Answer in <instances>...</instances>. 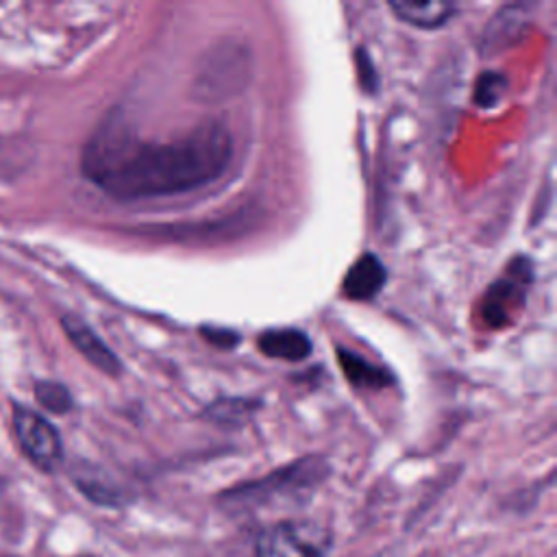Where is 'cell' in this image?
Returning <instances> with one entry per match:
<instances>
[{"mask_svg": "<svg viewBox=\"0 0 557 557\" xmlns=\"http://www.w3.org/2000/svg\"><path fill=\"white\" fill-rule=\"evenodd\" d=\"M231 154L233 139L220 122H205L163 144H144L120 122H107L85 144L81 170L115 200H144L215 181Z\"/></svg>", "mask_w": 557, "mask_h": 557, "instance_id": "obj_1", "label": "cell"}, {"mask_svg": "<svg viewBox=\"0 0 557 557\" xmlns=\"http://www.w3.org/2000/svg\"><path fill=\"white\" fill-rule=\"evenodd\" d=\"M326 474V466L318 457L300 459L287 468H281L272 472L270 476H263L259 481L237 485L222 494L224 507L233 509H248L272 503L276 496L278 500H289L300 494H307L311 487H315Z\"/></svg>", "mask_w": 557, "mask_h": 557, "instance_id": "obj_2", "label": "cell"}, {"mask_svg": "<svg viewBox=\"0 0 557 557\" xmlns=\"http://www.w3.org/2000/svg\"><path fill=\"white\" fill-rule=\"evenodd\" d=\"M331 544V531L313 520H278L259 533L255 557H324Z\"/></svg>", "mask_w": 557, "mask_h": 557, "instance_id": "obj_3", "label": "cell"}, {"mask_svg": "<svg viewBox=\"0 0 557 557\" xmlns=\"http://www.w3.org/2000/svg\"><path fill=\"white\" fill-rule=\"evenodd\" d=\"M13 433L22 453L44 472H54L63 461V442L59 431L37 411L13 403Z\"/></svg>", "mask_w": 557, "mask_h": 557, "instance_id": "obj_4", "label": "cell"}, {"mask_svg": "<svg viewBox=\"0 0 557 557\" xmlns=\"http://www.w3.org/2000/svg\"><path fill=\"white\" fill-rule=\"evenodd\" d=\"M527 261H518L509 268L507 276L496 281L483 302V318L490 326H503L509 320V313L513 307H518L524 300V283H529L531 274L524 272Z\"/></svg>", "mask_w": 557, "mask_h": 557, "instance_id": "obj_5", "label": "cell"}, {"mask_svg": "<svg viewBox=\"0 0 557 557\" xmlns=\"http://www.w3.org/2000/svg\"><path fill=\"white\" fill-rule=\"evenodd\" d=\"M61 326L67 335V339L74 344V348L100 372L109 374V376H117L122 372V363L117 359V355L96 335V331L83 322L78 315L65 313L61 318Z\"/></svg>", "mask_w": 557, "mask_h": 557, "instance_id": "obj_6", "label": "cell"}, {"mask_svg": "<svg viewBox=\"0 0 557 557\" xmlns=\"http://www.w3.org/2000/svg\"><path fill=\"white\" fill-rule=\"evenodd\" d=\"M529 24V13L524 4H507L503 7L490 22V26H485L483 33V50L485 54H494L511 44H516L520 39V35L524 33Z\"/></svg>", "mask_w": 557, "mask_h": 557, "instance_id": "obj_7", "label": "cell"}, {"mask_svg": "<svg viewBox=\"0 0 557 557\" xmlns=\"http://www.w3.org/2000/svg\"><path fill=\"white\" fill-rule=\"evenodd\" d=\"M385 285V268L376 255H361L344 276L342 292L350 300H370Z\"/></svg>", "mask_w": 557, "mask_h": 557, "instance_id": "obj_8", "label": "cell"}, {"mask_svg": "<svg viewBox=\"0 0 557 557\" xmlns=\"http://www.w3.org/2000/svg\"><path fill=\"white\" fill-rule=\"evenodd\" d=\"M387 7L394 11V15L400 22L411 24L416 28H424V30L444 26L457 13V7L453 2H440V0H429V2L392 0Z\"/></svg>", "mask_w": 557, "mask_h": 557, "instance_id": "obj_9", "label": "cell"}, {"mask_svg": "<svg viewBox=\"0 0 557 557\" xmlns=\"http://www.w3.org/2000/svg\"><path fill=\"white\" fill-rule=\"evenodd\" d=\"M257 348L272 359L302 361L311 355V339L298 329H270L257 337Z\"/></svg>", "mask_w": 557, "mask_h": 557, "instance_id": "obj_10", "label": "cell"}, {"mask_svg": "<svg viewBox=\"0 0 557 557\" xmlns=\"http://www.w3.org/2000/svg\"><path fill=\"white\" fill-rule=\"evenodd\" d=\"M72 481L89 500H94L98 505H107V507L120 505V498H122L120 490L100 468H94L87 463L76 466L72 470Z\"/></svg>", "mask_w": 557, "mask_h": 557, "instance_id": "obj_11", "label": "cell"}, {"mask_svg": "<svg viewBox=\"0 0 557 557\" xmlns=\"http://www.w3.org/2000/svg\"><path fill=\"white\" fill-rule=\"evenodd\" d=\"M339 368L346 374V379L357 385V387H368V389H379L389 385L394 379L385 368H379L370 361H366L361 355L350 352V350H337Z\"/></svg>", "mask_w": 557, "mask_h": 557, "instance_id": "obj_12", "label": "cell"}, {"mask_svg": "<svg viewBox=\"0 0 557 557\" xmlns=\"http://www.w3.org/2000/svg\"><path fill=\"white\" fill-rule=\"evenodd\" d=\"M35 400L50 413H67L74 407V398L70 394V389L63 383L57 381H37L35 387Z\"/></svg>", "mask_w": 557, "mask_h": 557, "instance_id": "obj_13", "label": "cell"}, {"mask_svg": "<svg viewBox=\"0 0 557 557\" xmlns=\"http://www.w3.org/2000/svg\"><path fill=\"white\" fill-rule=\"evenodd\" d=\"M507 89V78L498 72H483L474 83V102L479 107H494Z\"/></svg>", "mask_w": 557, "mask_h": 557, "instance_id": "obj_14", "label": "cell"}, {"mask_svg": "<svg viewBox=\"0 0 557 557\" xmlns=\"http://www.w3.org/2000/svg\"><path fill=\"white\" fill-rule=\"evenodd\" d=\"M200 333H202V337H205L207 342H211V344L218 346V348H233V346L239 342V335H237L235 331H231V329L202 326Z\"/></svg>", "mask_w": 557, "mask_h": 557, "instance_id": "obj_15", "label": "cell"}, {"mask_svg": "<svg viewBox=\"0 0 557 557\" xmlns=\"http://www.w3.org/2000/svg\"><path fill=\"white\" fill-rule=\"evenodd\" d=\"M357 74L361 81V87L368 91H374L376 87V72L366 50H357Z\"/></svg>", "mask_w": 557, "mask_h": 557, "instance_id": "obj_16", "label": "cell"}, {"mask_svg": "<svg viewBox=\"0 0 557 557\" xmlns=\"http://www.w3.org/2000/svg\"><path fill=\"white\" fill-rule=\"evenodd\" d=\"M0 557H13V555H0Z\"/></svg>", "mask_w": 557, "mask_h": 557, "instance_id": "obj_17", "label": "cell"}]
</instances>
